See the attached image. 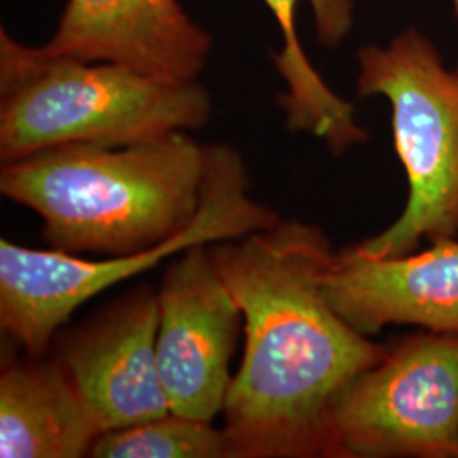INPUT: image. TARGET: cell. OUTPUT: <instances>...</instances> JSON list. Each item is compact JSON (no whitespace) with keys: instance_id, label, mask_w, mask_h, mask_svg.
<instances>
[{"instance_id":"1","label":"cell","mask_w":458,"mask_h":458,"mask_svg":"<svg viewBox=\"0 0 458 458\" xmlns=\"http://www.w3.org/2000/svg\"><path fill=\"white\" fill-rule=\"evenodd\" d=\"M209 250L243 312V359L221 412L231 458H336L331 403L387 344L329 304L323 278L335 248L325 229L278 219Z\"/></svg>"},{"instance_id":"2","label":"cell","mask_w":458,"mask_h":458,"mask_svg":"<svg viewBox=\"0 0 458 458\" xmlns=\"http://www.w3.org/2000/svg\"><path fill=\"white\" fill-rule=\"evenodd\" d=\"M245 160L187 131L128 145H64L2 164L0 194L38 214L51 250L175 259L270 228Z\"/></svg>"},{"instance_id":"3","label":"cell","mask_w":458,"mask_h":458,"mask_svg":"<svg viewBox=\"0 0 458 458\" xmlns=\"http://www.w3.org/2000/svg\"><path fill=\"white\" fill-rule=\"evenodd\" d=\"M0 158L64 145H128L200 130L213 114L199 81L104 62L39 60L0 33Z\"/></svg>"},{"instance_id":"4","label":"cell","mask_w":458,"mask_h":458,"mask_svg":"<svg viewBox=\"0 0 458 458\" xmlns=\"http://www.w3.org/2000/svg\"><path fill=\"white\" fill-rule=\"evenodd\" d=\"M357 96L391 102L394 145L410 182L403 214L359 248L384 259L457 238L458 68H445L431 41L410 30L387 48L359 51Z\"/></svg>"},{"instance_id":"5","label":"cell","mask_w":458,"mask_h":458,"mask_svg":"<svg viewBox=\"0 0 458 458\" xmlns=\"http://www.w3.org/2000/svg\"><path fill=\"white\" fill-rule=\"evenodd\" d=\"M336 458H458V335L418 331L335 395Z\"/></svg>"},{"instance_id":"6","label":"cell","mask_w":458,"mask_h":458,"mask_svg":"<svg viewBox=\"0 0 458 458\" xmlns=\"http://www.w3.org/2000/svg\"><path fill=\"white\" fill-rule=\"evenodd\" d=\"M158 294L157 361L170 412L209 421L223 412L231 359L243 323L209 245L182 251L165 270Z\"/></svg>"},{"instance_id":"7","label":"cell","mask_w":458,"mask_h":458,"mask_svg":"<svg viewBox=\"0 0 458 458\" xmlns=\"http://www.w3.org/2000/svg\"><path fill=\"white\" fill-rule=\"evenodd\" d=\"M158 294L138 285L60 340L56 359L102 431L170 412L157 361Z\"/></svg>"},{"instance_id":"8","label":"cell","mask_w":458,"mask_h":458,"mask_svg":"<svg viewBox=\"0 0 458 458\" xmlns=\"http://www.w3.org/2000/svg\"><path fill=\"white\" fill-rule=\"evenodd\" d=\"M39 60L104 62L175 81H197L213 38L179 0H68Z\"/></svg>"},{"instance_id":"9","label":"cell","mask_w":458,"mask_h":458,"mask_svg":"<svg viewBox=\"0 0 458 458\" xmlns=\"http://www.w3.org/2000/svg\"><path fill=\"white\" fill-rule=\"evenodd\" d=\"M323 289L329 304L363 336L391 325L458 335V242L376 259L359 245L335 250Z\"/></svg>"},{"instance_id":"10","label":"cell","mask_w":458,"mask_h":458,"mask_svg":"<svg viewBox=\"0 0 458 458\" xmlns=\"http://www.w3.org/2000/svg\"><path fill=\"white\" fill-rule=\"evenodd\" d=\"M102 433L56 357L11 361L0 376V457L82 458Z\"/></svg>"},{"instance_id":"11","label":"cell","mask_w":458,"mask_h":458,"mask_svg":"<svg viewBox=\"0 0 458 458\" xmlns=\"http://www.w3.org/2000/svg\"><path fill=\"white\" fill-rule=\"evenodd\" d=\"M276 17L282 33V49L276 58L278 73L289 85L287 94L280 98V106L287 113V124L294 131H310L323 138L335 153L367 140V132L357 126L352 104L338 98L301 48L295 31V9L301 0H263ZM316 21L318 41L327 47H338L353 24V0H308Z\"/></svg>"},{"instance_id":"12","label":"cell","mask_w":458,"mask_h":458,"mask_svg":"<svg viewBox=\"0 0 458 458\" xmlns=\"http://www.w3.org/2000/svg\"><path fill=\"white\" fill-rule=\"evenodd\" d=\"M90 457L231 458V454L223 428L168 412L140 425L102 431Z\"/></svg>"},{"instance_id":"13","label":"cell","mask_w":458,"mask_h":458,"mask_svg":"<svg viewBox=\"0 0 458 458\" xmlns=\"http://www.w3.org/2000/svg\"><path fill=\"white\" fill-rule=\"evenodd\" d=\"M454 5H455V14L458 16V0H454Z\"/></svg>"}]
</instances>
